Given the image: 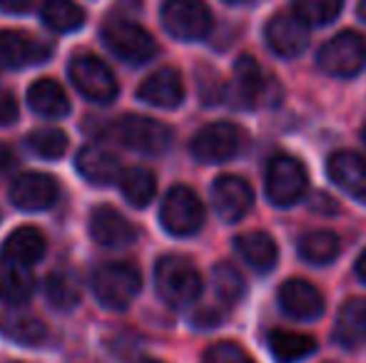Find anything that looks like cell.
<instances>
[{
    "label": "cell",
    "instance_id": "6da1fadb",
    "mask_svg": "<svg viewBox=\"0 0 366 363\" xmlns=\"http://www.w3.org/2000/svg\"><path fill=\"white\" fill-rule=\"evenodd\" d=\"M142 289V276L135 264L110 262L92 274V291L105 309L122 311L135 301Z\"/></svg>",
    "mask_w": 366,
    "mask_h": 363
},
{
    "label": "cell",
    "instance_id": "7a4b0ae2",
    "mask_svg": "<svg viewBox=\"0 0 366 363\" xmlns=\"http://www.w3.org/2000/svg\"><path fill=\"white\" fill-rule=\"evenodd\" d=\"M154 284H157V294L177 309L197 301V296L202 294V276L184 257L159 259L154 269Z\"/></svg>",
    "mask_w": 366,
    "mask_h": 363
},
{
    "label": "cell",
    "instance_id": "3957f363",
    "mask_svg": "<svg viewBox=\"0 0 366 363\" xmlns=\"http://www.w3.org/2000/svg\"><path fill=\"white\" fill-rule=\"evenodd\" d=\"M112 135L127 150L142 152V155H162L172 145V130L164 122L142 115H125L112 125Z\"/></svg>",
    "mask_w": 366,
    "mask_h": 363
},
{
    "label": "cell",
    "instance_id": "277c9868",
    "mask_svg": "<svg viewBox=\"0 0 366 363\" xmlns=\"http://www.w3.org/2000/svg\"><path fill=\"white\" fill-rule=\"evenodd\" d=\"M232 97L242 107L272 105L280 97V85L272 75L259 68L252 55H244L234 63V80H232Z\"/></svg>",
    "mask_w": 366,
    "mask_h": 363
},
{
    "label": "cell",
    "instance_id": "5b68a950",
    "mask_svg": "<svg viewBox=\"0 0 366 363\" xmlns=\"http://www.w3.org/2000/svg\"><path fill=\"white\" fill-rule=\"evenodd\" d=\"M102 43L107 45V50H112L117 58L130 65L149 63L157 55V43H154L152 35L137 23H130V20L107 23L102 28Z\"/></svg>",
    "mask_w": 366,
    "mask_h": 363
},
{
    "label": "cell",
    "instance_id": "8992f818",
    "mask_svg": "<svg viewBox=\"0 0 366 363\" xmlns=\"http://www.w3.org/2000/svg\"><path fill=\"white\" fill-rule=\"evenodd\" d=\"M162 227L174 237H189L199 232L204 224V207L199 197L184 184H177L167 192L162 207H159Z\"/></svg>",
    "mask_w": 366,
    "mask_h": 363
},
{
    "label": "cell",
    "instance_id": "52a82bcc",
    "mask_svg": "<svg viewBox=\"0 0 366 363\" xmlns=\"http://www.w3.org/2000/svg\"><path fill=\"white\" fill-rule=\"evenodd\" d=\"M162 25L177 40H202L212 30V13L204 0H164Z\"/></svg>",
    "mask_w": 366,
    "mask_h": 363
},
{
    "label": "cell",
    "instance_id": "ba28073f",
    "mask_svg": "<svg viewBox=\"0 0 366 363\" xmlns=\"http://www.w3.org/2000/svg\"><path fill=\"white\" fill-rule=\"evenodd\" d=\"M366 65V38L354 30L339 33L319 50V68L334 78H352Z\"/></svg>",
    "mask_w": 366,
    "mask_h": 363
},
{
    "label": "cell",
    "instance_id": "9c48e42d",
    "mask_svg": "<svg viewBox=\"0 0 366 363\" xmlns=\"http://www.w3.org/2000/svg\"><path fill=\"white\" fill-rule=\"evenodd\" d=\"M70 78L87 100L100 102V105L112 102L117 97V90H120L112 70L90 53H80L70 60Z\"/></svg>",
    "mask_w": 366,
    "mask_h": 363
},
{
    "label": "cell",
    "instance_id": "30bf717a",
    "mask_svg": "<svg viewBox=\"0 0 366 363\" xmlns=\"http://www.w3.org/2000/svg\"><path fill=\"white\" fill-rule=\"evenodd\" d=\"M242 142H244V135H242V130L237 125H232V122H212V125L202 127L192 137L189 150H192L194 160L207 162V165H219V162H227L239 155Z\"/></svg>",
    "mask_w": 366,
    "mask_h": 363
},
{
    "label": "cell",
    "instance_id": "8fae6325",
    "mask_svg": "<svg viewBox=\"0 0 366 363\" xmlns=\"http://www.w3.org/2000/svg\"><path fill=\"white\" fill-rule=\"evenodd\" d=\"M307 192V172L290 155H277L267 165V197L277 207H292Z\"/></svg>",
    "mask_w": 366,
    "mask_h": 363
},
{
    "label": "cell",
    "instance_id": "7c38bea8",
    "mask_svg": "<svg viewBox=\"0 0 366 363\" xmlns=\"http://www.w3.org/2000/svg\"><path fill=\"white\" fill-rule=\"evenodd\" d=\"M58 180L43 172H25L10 184V202L23 212H43L58 199Z\"/></svg>",
    "mask_w": 366,
    "mask_h": 363
},
{
    "label": "cell",
    "instance_id": "4fadbf2b",
    "mask_svg": "<svg viewBox=\"0 0 366 363\" xmlns=\"http://www.w3.org/2000/svg\"><path fill=\"white\" fill-rule=\"evenodd\" d=\"M53 50L43 40H35L18 30H0V65L3 68H30L50 60Z\"/></svg>",
    "mask_w": 366,
    "mask_h": 363
},
{
    "label": "cell",
    "instance_id": "5bb4252c",
    "mask_svg": "<svg viewBox=\"0 0 366 363\" xmlns=\"http://www.w3.org/2000/svg\"><path fill=\"white\" fill-rule=\"evenodd\" d=\"M254 202L249 182L237 175H222L212 184V204L224 222H239Z\"/></svg>",
    "mask_w": 366,
    "mask_h": 363
},
{
    "label": "cell",
    "instance_id": "9a60e30c",
    "mask_svg": "<svg viewBox=\"0 0 366 363\" xmlns=\"http://www.w3.org/2000/svg\"><path fill=\"white\" fill-rule=\"evenodd\" d=\"M90 237L95 239L100 247L107 249H120V247H130L137 239V229L122 217L117 209L102 207L92 209L90 214Z\"/></svg>",
    "mask_w": 366,
    "mask_h": 363
},
{
    "label": "cell",
    "instance_id": "2e32d148",
    "mask_svg": "<svg viewBox=\"0 0 366 363\" xmlns=\"http://www.w3.org/2000/svg\"><path fill=\"white\" fill-rule=\"evenodd\" d=\"M280 306L299 321H314L324 314V296L312 281L290 279L280 289Z\"/></svg>",
    "mask_w": 366,
    "mask_h": 363
},
{
    "label": "cell",
    "instance_id": "e0dca14e",
    "mask_svg": "<svg viewBox=\"0 0 366 363\" xmlns=\"http://www.w3.org/2000/svg\"><path fill=\"white\" fill-rule=\"evenodd\" d=\"M329 180L352 194L359 202H366V157L357 152H334L327 162Z\"/></svg>",
    "mask_w": 366,
    "mask_h": 363
},
{
    "label": "cell",
    "instance_id": "ac0fdd59",
    "mask_svg": "<svg viewBox=\"0 0 366 363\" xmlns=\"http://www.w3.org/2000/svg\"><path fill=\"white\" fill-rule=\"evenodd\" d=\"M137 97L147 105L154 107H177L184 100V83L182 75L172 68H159L154 70L149 78L142 80V85L137 88Z\"/></svg>",
    "mask_w": 366,
    "mask_h": 363
},
{
    "label": "cell",
    "instance_id": "d6986e66",
    "mask_svg": "<svg viewBox=\"0 0 366 363\" xmlns=\"http://www.w3.org/2000/svg\"><path fill=\"white\" fill-rule=\"evenodd\" d=\"M267 43L280 58H297L309 43L307 25L297 15H277L267 25Z\"/></svg>",
    "mask_w": 366,
    "mask_h": 363
},
{
    "label": "cell",
    "instance_id": "ffe728a7",
    "mask_svg": "<svg viewBox=\"0 0 366 363\" xmlns=\"http://www.w3.org/2000/svg\"><path fill=\"white\" fill-rule=\"evenodd\" d=\"M75 165H77V172H80L87 182L100 184V187H105V184H110V182H117L122 175L117 157L95 145L82 147V150L77 152Z\"/></svg>",
    "mask_w": 366,
    "mask_h": 363
},
{
    "label": "cell",
    "instance_id": "44dd1931",
    "mask_svg": "<svg viewBox=\"0 0 366 363\" xmlns=\"http://www.w3.org/2000/svg\"><path fill=\"white\" fill-rule=\"evenodd\" d=\"M30 269L33 267L0 257V301L8 306H20L33 296L35 276Z\"/></svg>",
    "mask_w": 366,
    "mask_h": 363
},
{
    "label": "cell",
    "instance_id": "7402d4cb",
    "mask_svg": "<svg viewBox=\"0 0 366 363\" xmlns=\"http://www.w3.org/2000/svg\"><path fill=\"white\" fill-rule=\"evenodd\" d=\"M43 254H45L43 232L35 227H20L5 239L0 257L13 259V262L25 264V267H33V264H38L43 259Z\"/></svg>",
    "mask_w": 366,
    "mask_h": 363
},
{
    "label": "cell",
    "instance_id": "603a6c76",
    "mask_svg": "<svg viewBox=\"0 0 366 363\" xmlns=\"http://www.w3.org/2000/svg\"><path fill=\"white\" fill-rule=\"evenodd\" d=\"M28 105L33 107V112H38V115H43V117H53V120L68 115V110H70L65 90L60 88V83H55V80H50V78L35 80V83L30 85Z\"/></svg>",
    "mask_w": 366,
    "mask_h": 363
},
{
    "label": "cell",
    "instance_id": "cb8c5ba5",
    "mask_svg": "<svg viewBox=\"0 0 366 363\" xmlns=\"http://www.w3.org/2000/svg\"><path fill=\"white\" fill-rule=\"evenodd\" d=\"M239 257L249 264L254 272H269L277 264V244L272 242V237L262 232H247L242 237H237L234 242Z\"/></svg>",
    "mask_w": 366,
    "mask_h": 363
},
{
    "label": "cell",
    "instance_id": "d4e9b609",
    "mask_svg": "<svg viewBox=\"0 0 366 363\" xmlns=\"http://www.w3.org/2000/svg\"><path fill=\"white\" fill-rule=\"evenodd\" d=\"M269 351L280 363H297L317 351V341L307 334H297V331L277 329L269 334Z\"/></svg>",
    "mask_w": 366,
    "mask_h": 363
},
{
    "label": "cell",
    "instance_id": "484cf974",
    "mask_svg": "<svg viewBox=\"0 0 366 363\" xmlns=\"http://www.w3.org/2000/svg\"><path fill=\"white\" fill-rule=\"evenodd\" d=\"M80 279L73 269H55L45 281V296L58 311H73L80 304Z\"/></svg>",
    "mask_w": 366,
    "mask_h": 363
},
{
    "label": "cell",
    "instance_id": "4316f807",
    "mask_svg": "<svg viewBox=\"0 0 366 363\" xmlns=\"http://www.w3.org/2000/svg\"><path fill=\"white\" fill-rule=\"evenodd\" d=\"M0 334L5 339L23 346H40L48 339V329L43 321L25 314H3L0 316Z\"/></svg>",
    "mask_w": 366,
    "mask_h": 363
},
{
    "label": "cell",
    "instance_id": "83f0119b",
    "mask_svg": "<svg viewBox=\"0 0 366 363\" xmlns=\"http://www.w3.org/2000/svg\"><path fill=\"white\" fill-rule=\"evenodd\" d=\"M120 192L132 207H147L152 202L154 192H157V180L147 167H130V170H122L120 180Z\"/></svg>",
    "mask_w": 366,
    "mask_h": 363
},
{
    "label": "cell",
    "instance_id": "f1b7e54d",
    "mask_svg": "<svg viewBox=\"0 0 366 363\" xmlns=\"http://www.w3.org/2000/svg\"><path fill=\"white\" fill-rule=\"evenodd\" d=\"M40 18L55 33H75L85 23V13L73 0H45L40 8Z\"/></svg>",
    "mask_w": 366,
    "mask_h": 363
},
{
    "label": "cell",
    "instance_id": "f546056e",
    "mask_svg": "<svg viewBox=\"0 0 366 363\" xmlns=\"http://www.w3.org/2000/svg\"><path fill=\"white\" fill-rule=\"evenodd\" d=\"M342 242L334 232H309L299 242V254L309 264H329L339 257Z\"/></svg>",
    "mask_w": 366,
    "mask_h": 363
},
{
    "label": "cell",
    "instance_id": "4dcf8cb0",
    "mask_svg": "<svg viewBox=\"0 0 366 363\" xmlns=\"http://www.w3.org/2000/svg\"><path fill=\"white\" fill-rule=\"evenodd\" d=\"M337 336L352 346L366 341V299H352L344 304L339 314Z\"/></svg>",
    "mask_w": 366,
    "mask_h": 363
},
{
    "label": "cell",
    "instance_id": "1f68e13d",
    "mask_svg": "<svg viewBox=\"0 0 366 363\" xmlns=\"http://www.w3.org/2000/svg\"><path fill=\"white\" fill-rule=\"evenodd\" d=\"M294 13L304 25H329L339 18L344 8V0H292Z\"/></svg>",
    "mask_w": 366,
    "mask_h": 363
},
{
    "label": "cell",
    "instance_id": "d6a6232c",
    "mask_svg": "<svg viewBox=\"0 0 366 363\" xmlns=\"http://www.w3.org/2000/svg\"><path fill=\"white\" fill-rule=\"evenodd\" d=\"M212 281H214V291H217L219 301L227 306L237 304L247 291V284H244V279H242V274L237 272L232 264H224V262L214 267Z\"/></svg>",
    "mask_w": 366,
    "mask_h": 363
},
{
    "label": "cell",
    "instance_id": "836d02e7",
    "mask_svg": "<svg viewBox=\"0 0 366 363\" xmlns=\"http://www.w3.org/2000/svg\"><path fill=\"white\" fill-rule=\"evenodd\" d=\"M28 147L43 160H58L68 150V137L65 132L55 130V127H43L28 135Z\"/></svg>",
    "mask_w": 366,
    "mask_h": 363
},
{
    "label": "cell",
    "instance_id": "e575fe53",
    "mask_svg": "<svg viewBox=\"0 0 366 363\" xmlns=\"http://www.w3.org/2000/svg\"><path fill=\"white\" fill-rule=\"evenodd\" d=\"M202 363H254L239 346L234 344H214L212 349L204 354Z\"/></svg>",
    "mask_w": 366,
    "mask_h": 363
},
{
    "label": "cell",
    "instance_id": "d590c367",
    "mask_svg": "<svg viewBox=\"0 0 366 363\" xmlns=\"http://www.w3.org/2000/svg\"><path fill=\"white\" fill-rule=\"evenodd\" d=\"M20 110H18V100H15L10 92H0V127L13 125L18 120Z\"/></svg>",
    "mask_w": 366,
    "mask_h": 363
},
{
    "label": "cell",
    "instance_id": "8d00e7d4",
    "mask_svg": "<svg viewBox=\"0 0 366 363\" xmlns=\"http://www.w3.org/2000/svg\"><path fill=\"white\" fill-rule=\"evenodd\" d=\"M219 321H222V314H219V311L202 309V311H197V314H194L192 324H194V326H199V329H212V326H217Z\"/></svg>",
    "mask_w": 366,
    "mask_h": 363
},
{
    "label": "cell",
    "instance_id": "74e56055",
    "mask_svg": "<svg viewBox=\"0 0 366 363\" xmlns=\"http://www.w3.org/2000/svg\"><path fill=\"white\" fill-rule=\"evenodd\" d=\"M33 8V0H0V10L10 15H23Z\"/></svg>",
    "mask_w": 366,
    "mask_h": 363
},
{
    "label": "cell",
    "instance_id": "f35d334b",
    "mask_svg": "<svg viewBox=\"0 0 366 363\" xmlns=\"http://www.w3.org/2000/svg\"><path fill=\"white\" fill-rule=\"evenodd\" d=\"M312 207L317 209V212H329V214H334L337 212V204H334V199L329 197V194H314V202H312Z\"/></svg>",
    "mask_w": 366,
    "mask_h": 363
},
{
    "label": "cell",
    "instance_id": "ab89813d",
    "mask_svg": "<svg viewBox=\"0 0 366 363\" xmlns=\"http://www.w3.org/2000/svg\"><path fill=\"white\" fill-rule=\"evenodd\" d=\"M15 167V155L5 145H0V175H10Z\"/></svg>",
    "mask_w": 366,
    "mask_h": 363
},
{
    "label": "cell",
    "instance_id": "60d3db41",
    "mask_svg": "<svg viewBox=\"0 0 366 363\" xmlns=\"http://www.w3.org/2000/svg\"><path fill=\"white\" fill-rule=\"evenodd\" d=\"M357 274H359V279L366 281V249H364V254L359 257V262H357Z\"/></svg>",
    "mask_w": 366,
    "mask_h": 363
},
{
    "label": "cell",
    "instance_id": "b9f144b4",
    "mask_svg": "<svg viewBox=\"0 0 366 363\" xmlns=\"http://www.w3.org/2000/svg\"><path fill=\"white\" fill-rule=\"evenodd\" d=\"M359 15H362V18L366 20V0H362V3H359Z\"/></svg>",
    "mask_w": 366,
    "mask_h": 363
},
{
    "label": "cell",
    "instance_id": "7bdbcfd3",
    "mask_svg": "<svg viewBox=\"0 0 366 363\" xmlns=\"http://www.w3.org/2000/svg\"><path fill=\"white\" fill-rule=\"evenodd\" d=\"M140 363H164V361H159V359H142Z\"/></svg>",
    "mask_w": 366,
    "mask_h": 363
},
{
    "label": "cell",
    "instance_id": "ee69618b",
    "mask_svg": "<svg viewBox=\"0 0 366 363\" xmlns=\"http://www.w3.org/2000/svg\"><path fill=\"white\" fill-rule=\"evenodd\" d=\"M227 3H244V0H227Z\"/></svg>",
    "mask_w": 366,
    "mask_h": 363
},
{
    "label": "cell",
    "instance_id": "f6af8a7d",
    "mask_svg": "<svg viewBox=\"0 0 366 363\" xmlns=\"http://www.w3.org/2000/svg\"><path fill=\"white\" fill-rule=\"evenodd\" d=\"M364 142H366V130H364Z\"/></svg>",
    "mask_w": 366,
    "mask_h": 363
}]
</instances>
